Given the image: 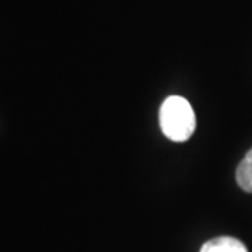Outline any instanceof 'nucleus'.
Instances as JSON below:
<instances>
[{
  "instance_id": "1",
  "label": "nucleus",
  "mask_w": 252,
  "mask_h": 252,
  "mask_svg": "<svg viewBox=\"0 0 252 252\" xmlns=\"http://www.w3.org/2000/svg\"><path fill=\"white\" fill-rule=\"evenodd\" d=\"M160 126L162 133L172 142H187L196 129V117L192 105L178 95L168 97L160 109Z\"/></svg>"
},
{
  "instance_id": "2",
  "label": "nucleus",
  "mask_w": 252,
  "mask_h": 252,
  "mask_svg": "<svg viewBox=\"0 0 252 252\" xmlns=\"http://www.w3.org/2000/svg\"><path fill=\"white\" fill-rule=\"evenodd\" d=\"M200 252H248L240 240L233 237H217L209 240L200 248Z\"/></svg>"
},
{
  "instance_id": "3",
  "label": "nucleus",
  "mask_w": 252,
  "mask_h": 252,
  "mask_svg": "<svg viewBox=\"0 0 252 252\" xmlns=\"http://www.w3.org/2000/svg\"><path fill=\"white\" fill-rule=\"evenodd\" d=\"M237 184L243 190L252 193V149L245 154L243 161L240 162L237 172H235Z\"/></svg>"
}]
</instances>
